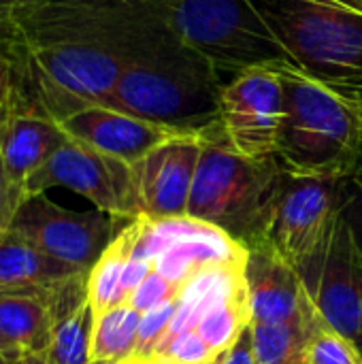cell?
Returning <instances> with one entry per match:
<instances>
[{
  "label": "cell",
  "mask_w": 362,
  "mask_h": 364,
  "mask_svg": "<svg viewBox=\"0 0 362 364\" xmlns=\"http://www.w3.org/2000/svg\"><path fill=\"white\" fill-rule=\"evenodd\" d=\"M15 26L11 49L94 47L128 66L175 34L169 0H23Z\"/></svg>",
  "instance_id": "2"
},
{
  "label": "cell",
  "mask_w": 362,
  "mask_h": 364,
  "mask_svg": "<svg viewBox=\"0 0 362 364\" xmlns=\"http://www.w3.org/2000/svg\"><path fill=\"white\" fill-rule=\"evenodd\" d=\"M318 322V314L294 324H252L250 341L256 364H307V341Z\"/></svg>",
  "instance_id": "21"
},
{
  "label": "cell",
  "mask_w": 362,
  "mask_h": 364,
  "mask_svg": "<svg viewBox=\"0 0 362 364\" xmlns=\"http://www.w3.org/2000/svg\"><path fill=\"white\" fill-rule=\"evenodd\" d=\"M224 77L177 34L132 62L102 102L105 107L171 128L211 136L222 130Z\"/></svg>",
  "instance_id": "1"
},
{
  "label": "cell",
  "mask_w": 362,
  "mask_h": 364,
  "mask_svg": "<svg viewBox=\"0 0 362 364\" xmlns=\"http://www.w3.org/2000/svg\"><path fill=\"white\" fill-rule=\"evenodd\" d=\"M175 34L224 77L297 66L252 0H169Z\"/></svg>",
  "instance_id": "6"
},
{
  "label": "cell",
  "mask_w": 362,
  "mask_h": 364,
  "mask_svg": "<svg viewBox=\"0 0 362 364\" xmlns=\"http://www.w3.org/2000/svg\"><path fill=\"white\" fill-rule=\"evenodd\" d=\"M23 0H0V53L9 51L17 43L15 17Z\"/></svg>",
  "instance_id": "29"
},
{
  "label": "cell",
  "mask_w": 362,
  "mask_h": 364,
  "mask_svg": "<svg viewBox=\"0 0 362 364\" xmlns=\"http://www.w3.org/2000/svg\"><path fill=\"white\" fill-rule=\"evenodd\" d=\"M49 188H66L122 220L141 218L132 164L73 139L26 181V194H45Z\"/></svg>",
  "instance_id": "10"
},
{
  "label": "cell",
  "mask_w": 362,
  "mask_h": 364,
  "mask_svg": "<svg viewBox=\"0 0 362 364\" xmlns=\"http://www.w3.org/2000/svg\"><path fill=\"white\" fill-rule=\"evenodd\" d=\"M352 179H354V181H356L358 186H362V164L358 166V168H356V173L352 175Z\"/></svg>",
  "instance_id": "37"
},
{
  "label": "cell",
  "mask_w": 362,
  "mask_h": 364,
  "mask_svg": "<svg viewBox=\"0 0 362 364\" xmlns=\"http://www.w3.org/2000/svg\"><path fill=\"white\" fill-rule=\"evenodd\" d=\"M339 92H344V94H348L350 98H354V100L362 102V87H352V90H339Z\"/></svg>",
  "instance_id": "34"
},
{
  "label": "cell",
  "mask_w": 362,
  "mask_h": 364,
  "mask_svg": "<svg viewBox=\"0 0 362 364\" xmlns=\"http://www.w3.org/2000/svg\"><path fill=\"white\" fill-rule=\"evenodd\" d=\"M307 364H362V354L352 341L326 326L320 316L307 341Z\"/></svg>",
  "instance_id": "23"
},
{
  "label": "cell",
  "mask_w": 362,
  "mask_h": 364,
  "mask_svg": "<svg viewBox=\"0 0 362 364\" xmlns=\"http://www.w3.org/2000/svg\"><path fill=\"white\" fill-rule=\"evenodd\" d=\"M284 122L275 158L284 171L305 177H352L362 164V113L348 94L282 66Z\"/></svg>",
  "instance_id": "3"
},
{
  "label": "cell",
  "mask_w": 362,
  "mask_h": 364,
  "mask_svg": "<svg viewBox=\"0 0 362 364\" xmlns=\"http://www.w3.org/2000/svg\"><path fill=\"white\" fill-rule=\"evenodd\" d=\"M51 290H0V333L19 354L49 352L55 314Z\"/></svg>",
  "instance_id": "17"
},
{
  "label": "cell",
  "mask_w": 362,
  "mask_h": 364,
  "mask_svg": "<svg viewBox=\"0 0 362 364\" xmlns=\"http://www.w3.org/2000/svg\"><path fill=\"white\" fill-rule=\"evenodd\" d=\"M341 215L354 237V243L362 254V186H358L352 177L348 179L344 200H341Z\"/></svg>",
  "instance_id": "28"
},
{
  "label": "cell",
  "mask_w": 362,
  "mask_h": 364,
  "mask_svg": "<svg viewBox=\"0 0 362 364\" xmlns=\"http://www.w3.org/2000/svg\"><path fill=\"white\" fill-rule=\"evenodd\" d=\"M299 277L320 320L362 354V254L341 209L326 247Z\"/></svg>",
  "instance_id": "11"
},
{
  "label": "cell",
  "mask_w": 362,
  "mask_h": 364,
  "mask_svg": "<svg viewBox=\"0 0 362 364\" xmlns=\"http://www.w3.org/2000/svg\"><path fill=\"white\" fill-rule=\"evenodd\" d=\"M205 136L175 134L132 164L141 218L177 220L188 215L192 183Z\"/></svg>",
  "instance_id": "13"
},
{
  "label": "cell",
  "mask_w": 362,
  "mask_h": 364,
  "mask_svg": "<svg viewBox=\"0 0 362 364\" xmlns=\"http://www.w3.org/2000/svg\"><path fill=\"white\" fill-rule=\"evenodd\" d=\"M335 2H339V4H344V6H348V9L362 15V0H335Z\"/></svg>",
  "instance_id": "33"
},
{
  "label": "cell",
  "mask_w": 362,
  "mask_h": 364,
  "mask_svg": "<svg viewBox=\"0 0 362 364\" xmlns=\"http://www.w3.org/2000/svg\"><path fill=\"white\" fill-rule=\"evenodd\" d=\"M284 122V92L277 68L258 66L226 81L220 124L233 149L247 158H273Z\"/></svg>",
  "instance_id": "12"
},
{
  "label": "cell",
  "mask_w": 362,
  "mask_h": 364,
  "mask_svg": "<svg viewBox=\"0 0 362 364\" xmlns=\"http://www.w3.org/2000/svg\"><path fill=\"white\" fill-rule=\"evenodd\" d=\"M218 358L220 356L211 352V348L196 331H183L166 335L149 364H205Z\"/></svg>",
  "instance_id": "24"
},
{
  "label": "cell",
  "mask_w": 362,
  "mask_h": 364,
  "mask_svg": "<svg viewBox=\"0 0 362 364\" xmlns=\"http://www.w3.org/2000/svg\"><path fill=\"white\" fill-rule=\"evenodd\" d=\"M96 314L85 299L55 320L49 358L53 364H92V337Z\"/></svg>",
  "instance_id": "22"
},
{
  "label": "cell",
  "mask_w": 362,
  "mask_h": 364,
  "mask_svg": "<svg viewBox=\"0 0 362 364\" xmlns=\"http://www.w3.org/2000/svg\"><path fill=\"white\" fill-rule=\"evenodd\" d=\"M141 318L128 303L98 314L92 337V364H132Z\"/></svg>",
  "instance_id": "20"
},
{
  "label": "cell",
  "mask_w": 362,
  "mask_h": 364,
  "mask_svg": "<svg viewBox=\"0 0 362 364\" xmlns=\"http://www.w3.org/2000/svg\"><path fill=\"white\" fill-rule=\"evenodd\" d=\"M350 177H305L284 173L267 247L297 273L326 247L339 218Z\"/></svg>",
  "instance_id": "7"
},
{
  "label": "cell",
  "mask_w": 362,
  "mask_h": 364,
  "mask_svg": "<svg viewBox=\"0 0 362 364\" xmlns=\"http://www.w3.org/2000/svg\"><path fill=\"white\" fill-rule=\"evenodd\" d=\"M11 90H13V66L9 62V58L4 53H0V111L9 102Z\"/></svg>",
  "instance_id": "31"
},
{
  "label": "cell",
  "mask_w": 362,
  "mask_h": 364,
  "mask_svg": "<svg viewBox=\"0 0 362 364\" xmlns=\"http://www.w3.org/2000/svg\"><path fill=\"white\" fill-rule=\"evenodd\" d=\"M177 311V299L169 301L147 314H143L141 318V331H139V343H137V352L132 364H149L154 358L156 350L160 348V343L164 341V337L169 335L171 322L175 318Z\"/></svg>",
  "instance_id": "25"
},
{
  "label": "cell",
  "mask_w": 362,
  "mask_h": 364,
  "mask_svg": "<svg viewBox=\"0 0 362 364\" xmlns=\"http://www.w3.org/2000/svg\"><path fill=\"white\" fill-rule=\"evenodd\" d=\"M181 290H183V286L166 279L164 275H160L158 271L151 269V273L139 284V288L128 296L126 303L143 316V314H147V311H151V309H156L169 301L179 299Z\"/></svg>",
  "instance_id": "26"
},
{
  "label": "cell",
  "mask_w": 362,
  "mask_h": 364,
  "mask_svg": "<svg viewBox=\"0 0 362 364\" xmlns=\"http://www.w3.org/2000/svg\"><path fill=\"white\" fill-rule=\"evenodd\" d=\"M81 273L87 271L41 252L13 232L0 235V290H53Z\"/></svg>",
  "instance_id": "18"
},
{
  "label": "cell",
  "mask_w": 362,
  "mask_h": 364,
  "mask_svg": "<svg viewBox=\"0 0 362 364\" xmlns=\"http://www.w3.org/2000/svg\"><path fill=\"white\" fill-rule=\"evenodd\" d=\"M245 284L252 324H294L316 311L299 273L269 250H247Z\"/></svg>",
  "instance_id": "15"
},
{
  "label": "cell",
  "mask_w": 362,
  "mask_h": 364,
  "mask_svg": "<svg viewBox=\"0 0 362 364\" xmlns=\"http://www.w3.org/2000/svg\"><path fill=\"white\" fill-rule=\"evenodd\" d=\"M222 364H256L254 352H252V341H250V326H247V331L239 337V341L226 352Z\"/></svg>",
  "instance_id": "30"
},
{
  "label": "cell",
  "mask_w": 362,
  "mask_h": 364,
  "mask_svg": "<svg viewBox=\"0 0 362 364\" xmlns=\"http://www.w3.org/2000/svg\"><path fill=\"white\" fill-rule=\"evenodd\" d=\"M356 102H358V100H356ZM358 107H361V113H362V102H358Z\"/></svg>",
  "instance_id": "39"
},
{
  "label": "cell",
  "mask_w": 362,
  "mask_h": 364,
  "mask_svg": "<svg viewBox=\"0 0 362 364\" xmlns=\"http://www.w3.org/2000/svg\"><path fill=\"white\" fill-rule=\"evenodd\" d=\"M64 128L43 115L0 111V156L13 183L26 181L68 141Z\"/></svg>",
  "instance_id": "16"
},
{
  "label": "cell",
  "mask_w": 362,
  "mask_h": 364,
  "mask_svg": "<svg viewBox=\"0 0 362 364\" xmlns=\"http://www.w3.org/2000/svg\"><path fill=\"white\" fill-rule=\"evenodd\" d=\"M277 158H247L224 130L203 143L188 215L226 232L245 250H265L284 181Z\"/></svg>",
  "instance_id": "4"
},
{
  "label": "cell",
  "mask_w": 362,
  "mask_h": 364,
  "mask_svg": "<svg viewBox=\"0 0 362 364\" xmlns=\"http://www.w3.org/2000/svg\"><path fill=\"white\" fill-rule=\"evenodd\" d=\"M19 354H6V352H0V364H15Z\"/></svg>",
  "instance_id": "35"
},
{
  "label": "cell",
  "mask_w": 362,
  "mask_h": 364,
  "mask_svg": "<svg viewBox=\"0 0 362 364\" xmlns=\"http://www.w3.org/2000/svg\"><path fill=\"white\" fill-rule=\"evenodd\" d=\"M132 247L134 220L124 226V230L113 239V243L105 250V254L87 273V301L94 307L96 316L126 303L124 271L128 260L132 258Z\"/></svg>",
  "instance_id": "19"
},
{
  "label": "cell",
  "mask_w": 362,
  "mask_h": 364,
  "mask_svg": "<svg viewBox=\"0 0 362 364\" xmlns=\"http://www.w3.org/2000/svg\"><path fill=\"white\" fill-rule=\"evenodd\" d=\"M132 220H122L105 211H70L45 194H28L15 211L6 232H13L41 252L87 271L98 262L113 239Z\"/></svg>",
  "instance_id": "8"
},
{
  "label": "cell",
  "mask_w": 362,
  "mask_h": 364,
  "mask_svg": "<svg viewBox=\"0 0 362 364\" xmlns=\"http://www.w3.org/2000/svg\"><path fill=\"white\" fill-rule=\"evenodd\" d=\"M64 132L96 151L124 160L128 164L139 162L160 143L179 134L171 128L134 117L130 113L92 105L60 122Z\"/></svg>",
  "instance_id": "14"
},
{
  "label": "cell",
  "mask_w": 362,
  "mask_h": 364,
  "mask_svg": "<svg viewBox=\"0 0 362 364\" xmlns=\"http://www.w3.org/2000/svg\"><path fill=\"white\" fill-rule=\"evenodd\" d=\"M132 256L149 260L154 271L186 288L205 271L245 262L247 250L220 228L192 218H137Z\"/></svg>",
  "instance_id": "9"
},
{
  "label": "cell",
  "mask_w": 362,
  "mask_h": 364,
  "mask_svg": "<svg viewBox=\"0 0 362 364\" xmlns=\"http://www.w3.org/2000/svg\"><path fill=\"white\" fill-rule=\"evenodd\" d=\"M226 356V354H224ZM224 356H220L218 360H211V363H205V364H222V360H224Z\"/></svg>",
  "instance_id": "38"
},
{
  "label": "cell",
  "mask_w": 362,
  "mask_h": 364,
  "mask_svg": "<svg viewBox=\"0 0 362 364\" xmlns=\"http://www.w3.org/2000/svg\"><path fill=\"white\" fill-rule=\"evenodd\" d=\"M26 190L17 183L11 181V177L6 175L2 156H0V235L9 230L17 207L21 205V200L26 198Z\"/></svg>",
  "instance_id": "27"
},
{
  "label": "cell",
  "mask_w": 362,
  "mask_h": 364,
  "mask_svg": "<svg viewBox=\"0 0 362 364\" xmlns=\"http://www.w3.org/2000/svg\"><path fill=\"white\" fill-rule=\"evenodd\" d=\"M275 38L309 77L362 87V15L335 0H252Z\"/></svg>",
  "instance_id": "5"
},
{
  "label": "cell",
  "mask_w": 362,
  "mask_h": 364,
  "mask_svg": "<svg viewBox=\"0 0 362 364\" xmlns=\"http://www.w3.org/2000/svg\"><path fill=\"white\" fill-rule=\"evenodd\" d=\"M15 364H53L47 352L43 354H19Z\"/></svg>",
  "instance_id": "32"
},
{
  "label": "cell",
  "mask_w": 362,
  "mask_h": 364,
  "mask_svg": "<svg viewBox=\"0 0 362 364\" xmlns=\"http://www.w3.org/2000/svg\"><path fill=\"white\" fill-rule=\"evenodd\" d=\"M0 352H6V354H19V352H15V350L9 346V341L2 337V333H0Z\"/></svg>",
  "instance_id": "36"
}]
</instances>
